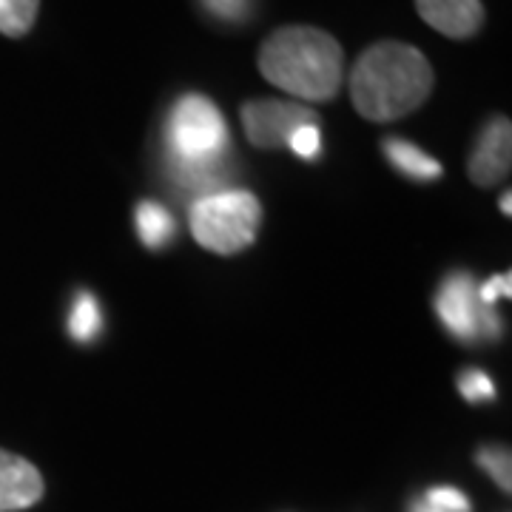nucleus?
Listing matches in <instances>:
<instances>
[{"label":"nucleus","mask_w":512,"mask_h":512,"mask_svg":"<svg viewBox=\"0 0 512 512\" xmlns=\"http://www.w3.org/2000/svg\"><path fill=\"white\" fill-rule=\"evenodd\" d=\"M40 0H0V35L23 37L32 32Z\"/></svg>","instance_id":"nucleus-12"},{"label":"nucleus","mask_w":512,"mask_h":512,"mask_svg":"<svg viewBox=\"0 0 512 512\" xmlns=\"http://www.w3.org/2000/svg\"><path fill=\"white\" fill-rule=\"evenodd\" d=\"M302 126H319L316 114L308 106L285 100H251L242 106V128L256 148L288 146L293 131Z\"/></svg>","instance_id":"nucleus-6"},{"label":"nucleus","mask_w":512,"mask_h":512,"mask_svg":"<svg viewBox=\"0 0 512 512\" xmlns=\"http://www.w3.org/2000/svg\"><path fill=\"white\" fill-rule=\"evenodd\" d=\"M384 157L396 165L402 174L413 177V180H436L441 177V163L433 160L430 154H424L419 146L407 143L402 137H387L382 143Z\"/></svg>","instance_id":"nucleus-10"},{"label":"nucleus","mask_w":512,"mask_h":512,"mask_svg":"<svg viewBox=\"0 0 512 512\" xmlns=\"http://www.w3.org/2000/svg\"><path fill=\"white\" fill-rule=\"evenodd\" d=\"M288 148H291L293 154H299L302 160H313L322 151V131H319V126L296 128L293 137L288 140Z\"/></svg>","instance_id":"nucleus-16"},{"label":"nucleus","mask_w":512,"mask_h":512,"mask_svg":"<svg viewBox=\"0 0 512 512\" xmlns=\"http://www.w3.org/2000/svg\"><path fill=\"white\" fill-rule=\"evenodd\" d=\"M69 330L77 342H92L100 330V308L94 302V296H80L77 305H74L72 316H69Z\"/></svg>","instance_id":"nucleus-13"},{"label":"nucleus","mask_w":512,"mask_h":512,"mask_svg":"<svg viewBox=\"0 0 512 512\" xmlns=\"http://www.w3.org/2000/svg\"><path fill=\"white\" fill-rule=\"evenodd\" d=\"M421 20L453 40H467L484 26L481 0H416Z\"/></svg>","instance_id":"nucleus-9"},{"label":"nucleus","mask_w":512,"mask_h":512,"mask_svg":"<svg viewBox=\"0 0 512 512\" xmlns=\"http://www.w3.org/2000/svg\"><path fill=\"white\" fill-rule=\"evenodd\" d=\"M436 311L447 330L461 342L495 339L501 333V319L478 296L476 279L470 274H453L439 288Z\"/></svg>","instance_id":"nucleus-5"},{"label":"nucleus","mask_w":512,"mask_h":512,"mask_svg":"<svg viewBox=\"0 0 512 512\" xmlns=\"http://www.w3.org/2000/svg\"><path fill=\"white\" fill-rule=\"evenodd\" d=\"M228 126L222 120L220 109L202 97L185 94L168 117V148L171 163H225L228 154Z\"/></svg>","instance_id":"nucleus-4"},{"label":"nucleus","mask_w":512,"mask_h":512,"mask_svg":"<svg viewBox=\"0 0 512 512\" xmlns=\"http://www.w3.org/2000/svg\"><path fill=\"white\" fill-rule=\"evenodd\" d=\"M478 464L493 476V481L504 493H510V453L507 450H501V447H484L478 453Z\"/></svg>","instance_id":"nucleus-14"},{"label":"nucleus","mask_w":512,"mask_h":512,"mask_svg":"<svg viewBox=\"0 0 512 512\" xmlns=\"http://www.w3.org/2000/svg\"><path fill=\"white\" fill-rule=\"evenodd\" d=\"M458 390L467 402H490L495 396V387L487 373L481 370H464L458 376Z\"/></svg>","instance_id":"nucleus-15"},{"label":"nucleus","mask_w":512,"mask_h":512,"mask_svg":"<svg viewBox=\"0 0 512 512\" xmlns=\"http://www.w3.org/2000/svg\"><path fill=\"white\" fill-rule=\"evenodd\" d=\"M501 211H504V214H510L512 208H510V194H504V200H501Z\"/></svg>","instance_id":"nucleus-20"},{"label":"nucleus","mask_w":512,"mask_h":512,"mask_svg":"<svg viewBox=\"0 0 512 512\" xmlns=\"http://www.w3.org/2000/svg\"><path fill=\"white\" fill-rule=\"evenodd\" d=\"M202 6H205L214 18L231 20V23L245 20L248 18V12H251V0H202Z\"/></svg>","instance_id":"nucleus-18"},{"label":"nucleus","mask_w":512,"mask_h":512,"mask_svg":"<svg viewBox=\"0 0 512 512\" xmlns=\"http://www.w3.org/2000/svg\"><path fill=\"white\" fill-rule=\"evenodd\" d=\"M427 504L439 507L444 512H470V501L467 495L458 493L456 487H436L427 493Z\"/></svg>","instance_id":"nucleus-17"},{"label":"nucleus","mask_w":512,"mask_h":512,"mask_svg":"<svg viewBox=\"0 0 512 512\" xmlns=\"http://www.w3.org/2000/svg\"><path fill=\"white\" fill-rule=\"evenodd\" d=\"M43 476L32 461L0 450V512H18L35 507L43 498Z\"/></svg>","instance_id":"nucleus-8"},{"label":"nucleus","mask_w":512,"mask_h":512,"mask_svg":"<svg viewBox=\"0 0 512 512\" xmlns=\"http://www.w3.org/2000/svg\"><path fill=\"white\" fill-rule=\"evenodd\" d=\"M512 168V126L507 117H493L481 137H478L476 148L470 154V180L481 188L498 185L501 180L510 177Z\"/></svg>","instance_id":"nucleus-7"},{"label":"nucleus","mask_w":512,"mask_h":512,"mask_svg":"<svg viewBox=\"0 0 512 512\" xmlns=\"http://www.w3.org/2000/svg\"><path fill=\"white\" fill-rule=\"evenodd\" d=\"M436 74L416 46L382 40L365 49L350 72V100L370 123H390L421 109Z\"/></svg>","instance_id":"nucleus-1"},{"label":"nucleus","mask_w":512,"mask_h":512,"mask_svg":"<svg viewBox=\"0 0 512 512\" xmlns=\"http://www.w3.org/2000/svg\"><path fill=\"white\" fill-rule=\"evenodd\" d=\"M478 296L487 308H493L501 296H510V274H495L487 285L478 288Z\"/></svg>","instance_id":"nucleus-19"},{"label":"nucleus","mask_w":512,"mask_h":512,"mask_svg":"<svg viewBox=\"0 0 512 512\" xmlns=\"http://www.w3.org/2000/svg\"><path fill=\"white\" fill-rule=\"evenodd\" d=\"M134 220H137V234L148 248H163L174 237V217L157 202H140Z\"/></svg>","instance_id":"nucleus-11"},{"label":"nucleus","mask_w":512,"mask_h":512,"mask_svg":"<svg viewBox=\"0 0 512 512\" xmlns=\"http://www.w3.org/2000/svg\"><path fill=\"white\" fill-rule=\"evenodd\" d=\"M262 208L251 191L228 188L208 194L191 208V234L211 254H239L254 245Z\"/></svg>","instance_id":"nucleus-3"},{"label":"nucleus","mask_w":512,"mask_h":512,"mask_svg":"<svg viewBox=\"0 0 512 512\" xmlns=\"http://www.w3.org/2000/svg\"><path fill=\"white\" fill-rule=\"evenodd\" d=\"M259 72L279 92L308 103H328L342 89L345 52L336 37L316 26H282L265 37Z\"/></svg>","instance_id":"nucleus-2"}]
</instances>
